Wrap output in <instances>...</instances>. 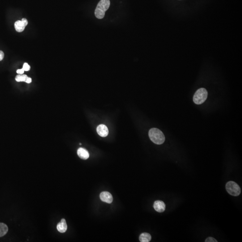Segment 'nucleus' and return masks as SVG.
<instances>
[{
	"instance_id": "f257e3e1",
	"label": "nucleus",
	"mask_w": 242,
	"mask_h": 242,
	"mask_svg": "<svg viewBox=\"0 0 242 242\" xmlns=\"http://www.w3.org/2000/svg\"><path fill=\"white\" fill-rule=\"evenodd\" d=\"M150 139L155 144H162L165 140V137L161 131L156 128L151 129L148 132Z\"/></svg>"
},
{
	"instance_id": "f03ea898",
	"label": "nucleus",
	"mask_w": 242,
	"mask_h": 242,
	"mask_svg": "<svg viewBox=\"0 0 242 242\" xmlns=\"http://www.w3.org/2000/svg\"><path fill=\"white\" fill-rule=\"evenodd\" d=\"M110 0H101L99 1L95 11V16L97 19H102L104 18L105 13L110 7Z\"/></svg>"
},
{
	"instance_id": "7ed1b4c3",
	"label": "nucleus",
	"mask_w": 242,
	"mask_h": 242,
	"mask_svg": "<svg viewBox=\"0 0 242 242\" xmlns=\"http://www.w3.org/2000/svg\"><path fill=\"white\" fill-rule=\"evenodd\" d=\"M208 97V92L206 89L201 88L197 90L193 96V101L197 105H201L204 103Z\"/></svg>"
},
{
	"instance_id": "20e7f679",
	"label": "nucleus",
	"mask_w": 242,
	"mask_h": 242,
	"mask_svg": "<svg viewBox=\"0 0 242 242\" xmlns=\"http://www.w3.org/2000/svg\"><path fill=\"white\" fill-rule=\"evenodd\" d=\"M225 188L229 194L234 196H239L241 193L240 187L233 181L227 182L225 185Z\"/></svg>"
},
{
	"instance_id": "39448f33",
	"label": "nucleus",
	"mask_w": 242,
	"mask_h": 242,
	"mask_svg": "<svg viewBox=\"0 0 242 242\" xmlns=\"http://www.w3.org/2000/svg\"><path fill=\"white\" fill-rule=\"evenodd\" d=\"M100 199L102 201L111 204L113 201V198L112 195L108 192H103L100 195Z\"/></svg>"
},
{
	"instance_id": "423d86ee",
	"label": "nucleus",
	"mask_w": 242,
	"mask_h": 242,
	"mask_svg": "<svg viewBox=\"0 0 242 242\" xmlns=\"http://www.w3.org/2000/svg\"><path fill=\"white\" fill-rule=\"evenodd\" d=\"M97 130L98 134L103 137H107L109 134V130L105 125L101 124L98 125L97 128Z\"/></svg>"
},
{
	"instance_id": "0eeeda50",
	"label": "nucleus",
	"mask_w": 242,
	"mask_h": 242,
	"mask_svg": "<svg viewBox=\"0 0 242 242\" xmlns=\"http://www.w3.org/2000/svg\"><path fill=\"white\" fill-rule=\"evenodd\" d=\"M153 208L156 211L162 212L165 210V205L162 201H157L154 203Z\"/></svg>"
},
{
	"instance_id": "6e6552de",
	"label": "nucleus",
	"mask_w": 242,
	"mask_h": 242,
	"mask_svg": "<svg viewBox=\"0 0 242 242\" xmlns=\"http://www.w3.org/2000/svg\"><path fill=\"white\" fill-rule=\"evenodd\" d=\"M77 154L79 157L83 160H87L89 157L88 152L85 148H80L77 150Z\"/></svg>"
},
{
	"instance_id": "1a4fd4ad",
	"label": "nucleus",
	"mask_w": 242,
	"mask_h": 242,
	"mask_svg": "<svg viewBox=\"0 0 242 242\" xmlns=\"http://www.w3.org/2000/svg\"><path fill=\"white\" fill-rule=\"evenodd\" d=\"M57 230L60 233H65L67 230V225L66 224V221L65 219H61L60 222H59L57 226Z\"/></svg>"
},
{
	"instance_id": "9d476101",
	"label": "nucleus",
	"mask_w": 242,
	"mask_h": 242,
	"mask_svg": "<svg viewBox=\"0 0 242 242\" xmlns=\"http://www.w3.org/2000/svg\"><path fill=\"white\" fill-rule=\"evenodd\" d=\"M151 236L148 233H143L140 234L139 237V241L141 242H149L151 240Z\"/></svg>"
},
{
	"instance_id": "9b49d317",
	"label": "nucleus",
	"mask_w": 242,
	"mask_h": 242,
	"mask_svg": "<svg viewBox=\"0 0 242 242\" xmlns=\"http://www.w3.org/2000/svg\"><path fill=\"white\" fill-rule=\"evenodd\" d=\"M14 28L15 30L19 32H21L25 29V27L22 23V22L20 20L16 21L14 23Z\"/></svg>"
},
{
	"instance_id": "f8f14e48",
	"label": "nucleus",
	"mask_w": 242,
	"mask_h": 242,
	"mask_svg": "<svg viewBox=\"0 0 242 242\" xmlns=\"http://www.w3.org/2000/svg\"><path fill=\"white\" fill-rule=\"evenodd\" d=\"M8 231V226L5 224L0 223V237L5 235Z\"/></svg>"
},
{
	"instance_id": "ddd939ff",
	"label": "nucleus",
	"mask_w": 242,
	"mask_h": 242,
	"mask_svg": "<svg viewBox=\"0 0 242 242\" xmlns=\"http://www.w3.org/2000/svg\"><path fill=\"white\" fill-rule=\"evenodd\" d=\"M28 76L26 74H18L15 77V80L17 82H25Z\"/></svg>"
},
{
	"instance_id": "4468645a",
	"label": "nucleus",
	"mask_w": 242,
	"mask_h": 242,
	"mask_svg": "<svg viewBox=\"0 0 242 242\" xmlns=\"http://www.w3.org/2000/svg\"><path fill=\"white\" fill-rule=\"evenodd\" d=\"M23 69L24 71H29L30 69V65H29L27 63H25L23 65Z\"/></svg>"
},
{
	"instance_id": "2eb2a0df",
	"label": "nucleus",
	"mask_w": 242,
	"mask_h": 242,
	"mask_svg": "<svg viewBox=\"0 0 242 242\" xmlns=\"http://www.w3.org/2000/svg\"><path fill=\"white\" fill-rule=\"evenodd\" d=\"M205 242H217V241L212 237H209L205 240Z\"/></svg>"
},
{
	"instance_id": "dca6fc26",
	"label": "nucleus",
	"mask_w": 242,
	"mask_h": 242,
	"mask_svg": "<svg viewBox=\"0 0 242 242\" xmlns=\"http://www.w3.org/2000/svg\"><path fill=\"white\" fill-rule=\"evenodd\" d=\"M21 22H22V23L23 24L24 26H25V27H26L28 24V20H27V19H22V20H21Z\"/></svg>"
},
{
	"instance_id": "f3484780",
	"label": "nucleus",
	"mask_w": 242,
	"mask_h": 242,
	"mask_svg": "<svg viewBox=\"0 0 242 242\" xmlns=\"http://www.w3.org/2000/svg\"><path fill=\"white\" fill-rule=\"evenodd\" d=\"M4 57V53L2 51H0V61H1Z\"/></svg>"
},
{
	"instance_id": "a211bd4d",
	"label": "nucleus",
	"mask_w": 242,
	"mask_h": 242,
	"mask_svg": "<svg viewBox=\"0 0 242 242\" xmlns=\"http://www.w3.org/2000/svg\"><path fill=\"white\" fill-rule=\"evenodd\" d=\"M24 71H24V70L22 68L21 69H18V70H17V73L18 74H22L24 73Z\"/></svg>"
},
{
	"instance_id": "6ab92c4d",
	"label": "nucleus",
	"mask_w": 242,
	"mask_h": 242,
	"mask_svg": "<svg viewBox=\"0 0 242 242\" xmlns=\"http://www.w3.org/2000/svg\"><path fill=\"white\" fill-rule=\"evenodd\" d=\"M32 81V79H31V78H30V77H28V78H27V80H26V81H25V82L28 83H31Z\"/></svg>"
}]
</instances>
